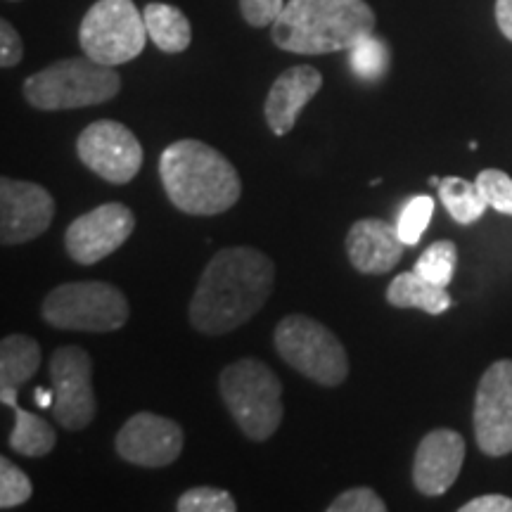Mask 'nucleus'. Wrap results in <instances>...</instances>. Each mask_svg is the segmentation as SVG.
Returning a JSON list of instances; mask_svg holds the SVG:
<instances>
[{
  "instance_id": "obj_1",
  "label": "nucleus",
  "mask_w": 512,
  "mask_h": 512,
  "mask_svg": "<svg viewBox=\"0 0 512 512\" xmlns=\"http://www.w3.org/2000/svg\"><path fill=\"white\" fill-rule=\"evenodd\" d=\"M275 266L254 247H228L211 256L188 309L192 328L202 335H228L268 302Z\"/></svg>"
},
{
  "instance_id": "obj_2",
  "label": "nucleus",
  "mask_w": 512,
  "mask_h": 512,
  "mask_svg": "<svg viewBox=\"0 0 512 512\" xmlns=\"http://www.w3.org/2000/svg\"><path fill=\"white\" fill-rule=\"evenodd\" d=\"M159 176L171 204L190 216H219L235 207L242 183L235 166L202 140H176L159 157Z\"/></svg>"
},
{
  "instance_id": "obj_3",
  "label": "nucleus",
  "mask_w": 512,
  "mask_h": 512,
  "mask_svg": "<svg viewBox=\"0 0 512 512\" xmlns=\"http://www.w3.org/2000/svg\"><path fill=\"white\" fill-rule=\"evenodd\" d=\"M373 29L375 12L366 0H290L271 24V38L287 53L328 55L349 50Z\"/></svg>"
},
{
  "instance_id": "obj_4",
  "label": "nucleus",
  "mask_w": 512,
  "mask_h": 512,
  "mask_svg": "<svg viewBox=\"0 0 512 512\" xmlns=\"http://www.w3.org/2000/svg\"><path fill=\"white\" fill-rule=\"evenodd\" d=\"M121 91V76L114 67L88 55L53 62L24 81V98L41 112L79 110L112 100Z\"/></svg>"
},
{
  "instance_id": "obj_5",
  "label": "nucleus",
  "mask_w": 512,
  "mask_h": 512,
  "mask_svg": "<svg viewBox=\"0 0 512 512\" xmlns=\"http://www.w3.org/2000/svg\"><path fill=\"white\" fill-rule=\"evenodd\" d=\"M226 408L252 441L271 439L283 422V382L266 363L240 358L219 377Z\"/></svg>"
},
{
  "instance_id": "obj_6",
  "label": "nucleus",
  "mask_w": 512,
  "mask_h": 512,
  "mask_svg": "<svg viewBox=\"0 0 512 512\" xmlns=\"http://www.w3.org/2000/svg\"><path fill=\"white\" fill-rule=\"evenodd\" d=\"M275 351L287 366L320 387H337L349 375V356L335 332L302 313L283 318L273 332Z\"/></svg>"
},
{
  "instance_id": "obj_7",
  "label": "nucleus",
  "mask_w": 512,
  "mask_h": 512,
  "mask_svg": "<svg viewBox=\"0 0 512 512\" xmlns=\"http://www.w3.org/2000/svg\"><path fill=\"white\" fill-rule=\"evenodd\" d=\"M41 311L48 325L74 332H114L124 328L131 316L126 294L100 280L55 287L43 299Z\"/></svg>"
},
{
  "instance_id": "obj_8",
  "label": "nucleus",
  "mask_w": 512,
  "mask_h": 512,
  "mask_svg": "<svg viewBox=\"0 0 512 512\" xmlns=\"http://www.w3.org/2000/svg\"><path fill=\"white\" fill-rule=\"evenodd\" d=\"M147 41L145 17L133 0H98L83 17L79 43L91 60L119 67L143 53Z\"/></svg>"
},
{
  "instance_id": "obj_9",
  "label": "nucleus",
  "mask_w": 512,
  "mask_h": 512,
  "mask_svg": "<svg viewBox=\"0 0 512 512\" xmlns=\"http://www.w3.org/2000/svg\"><path fill=\"white\" fill-rule=\"evenodd\" d=\"M76 152L93 174L114 185L131 183L143 166V145L136 133L112 119L93 121L83 128Z\"/></svg>"
},
{
  "instance_id": "obj_10",
  "label": "nucleus",
  "mask_w": 512,
  "mask_h": 512,
  "mask_svg": "<svg viewBox=\"0 0 512 512\" xmlns=\"http://www.w3.org/2000/svg\"><path fill=\"white\" fill-rule=\"evenodd\" d=\"M50 382L55 389L53 418L64 430H83L98 413L93 392V363L86 349L60 347L50 358Z\"/></svg>"
},
{
  "instance_id": "obj_11",
  "label": "nucleus",
  "mask_w": 512,
  "mask_h": 512,
  "mask_svg": "<svg viewBox=\"0 0 512 512\" xmlns=\"http://www.w3.org/2000/svg\"><path fill=\"white\" fill-rule=\"evenodd\" d=\"M475 439L491 458L512 453V361H496L484 370L475 396Z\"/></svg>"
},
{
  "instance_id": "obj_12",
  "label": "nucleus",
  "mask_w": 512,
  "mask_h": 512,
  "mask_svg": "<svg viewBox=\"0 0 512 512\" xmlns=\"http://www.w3.org/2000/svg\"><path fill=\"white\" fill-rule=\"evenodd\" d=\"M136 230V214L119 202H107L72 221L64 247L76 264L93 266L117 252Z\"/></svg>"
},
{
  "instance_id": "obj_13",
  "label": "nucleus",
  "mask_w": 512,
  "mask_h": 512,
  "mask_svg": "<svg viewBox=\"0 0 512 512\" xmlns=\"http://www.w3.org/2000/svg\"><path fill=\"white\" fill-rule=\"evenodd\" d=\"M55 216V200L43 185L31 181H0V242L5 247L41 238Z\"/></svg>"
},
{
  "instance_id": "obj_14",
  "label": "nucleus",
  "mask_w": 512,
  "mask_h": 512,
  "mask_svg": "<svg viewBox=\"0 0 512 512\" xmlns=\"http://www.w3.org/2000/svg\"><path fill=\"white\" fill-rule=\"evenodd\" d=\"M183 427L155 413H136L117 434V453L126 463L140 467H166L183 451Z\"/></svg>"
},
{
  "instance_id": "obj_15",
  "label": "nucleus",
  "mask_w": 512,
  "mask_h": 512,
  "mask_svg": "<svg viewBox=\"0 0 512 512\" xmlns=\"http://www.w3.org/2000/svg\"><path fill=\"white\" fill-rule=\"evenodd\" d=\"M465 463V439L456 430H432L413 458V484L422 496H441L456 484Z\"/></svg>"
},
{
  "instance_id": "obj_16",
  "label": "nucleus",
  "mask_w": 512,
  "mask_h": 512,
  "mask_svg": "<svg viewBox=\"0 0 512 512\" xmlns=\"http://www.w3.org/2000/svg\"><path fill=\"white\" fill-rule=\"evenodd\" d=\"M320 88H323V74L316 67H311V64H299V67L285 69L273 81L264 105V114L266 124L275 136H287L292 131L299 114L316 98Z\"/></svg>"
},
{
  "instance_id": "obj_17",
  "label": "nucleus",
  "mask_w": 512,
  "mask_h": 512,
  "mask_svg": "<svg viewBox=\"0 0 512 512\" xmlns=\"http://www.w3.org/2000/svg\"><path fill=\"white\" fill-rule=\"evenodd\" d=\"M403 249H406V245L399 238L396 223L382 219H361L349 228V261L363 275L389 273L401 261Z\"/></svg>"
},
{
  "instance_id": "obj_18",
  "label": "nucleus",
  "mask_w": 512,
  "mask_h": 512,
  "mask_svg": "<svg viewBox=\"0 0 512 512\" xmlns=\"http://www.w3.org/2000/svg\"><path fill=\"white\" fill-rule=\"evenodd\" d=\"M38 366H41V347L34 337H3L0 342V401L3 406H19V387L36 375Z\"/></svg>"
},
{
  "instance_id": "obj_19",
  "label": "nucleus",
  "mask_w": 512,
  "mask_h": 512,
  "mask_svg": "<svg viewBox=\"0 0 512 512\" xmlns=\"http://www.w3.org/2000/svg\"><path fill=\"white\" fill-rule=\"evenodd\" d=\"M387 304L396 309H420L430 316H441L451 309L448 287H439L422 278L420 273H401L387 287Z\"/></svg>"
},
{
  "instance_id": "obj_20",
  "label": "nucleus",
  "mask_w": 512,
  "mask_h": 512,
  "mask_svg": "<svg viewBox=\"0 0 512 512\" xmlns=\"http://www.w3.org/2000/svg\"><path fill=\"white\" fill-rule=\"evenodd\" d=\"M147 36L162 53L176 55L185 53L192 41V27L188 17L174 5L166 3H150L143 10Z\"/></svg>"
},
{
  "instance_id": "obj_21",
  "label": "nucleus",
  "mask_w": 512,
  "mask_h": 512,
  "mask_svg": "<svg viewBox=\"0 0 512 512\" xmlns=\"http://www.w3.org/2000/svg\"><path fill=\"white\" fill-rule=\"evenodd\" d=\"M439 200L444 204L453 221L470 226V223L479 221L484 216L489 202L484 200V195L477 188V181H465L460 176H448L441 178L437 185Z\"/></svg>"
},
{
  "instance_id": "obj_22",
  "label": "nucleus",
  "mask_w": 512,
  "mask_h": 512,
  "mask_svg": "<svg viewBox=\"0 0 512 512\" xmlns=\"http://www.w3.org/2000/svg\"><path fill=\"white\" fill-rule=\"evenodd\" d=\"M15 413V427L10 434V448L24 458H43L53 451L57 434L46 420L24 411L22 406L12 408Z\"/></svg>"
},
{
  "instance_id": "obj_23",
  "label": "nucleus",
  "mask_w": 512,
  "mask_h": 512,
  "mask_svg": "<svg viewBox=\"0 0 512 512\" xmlns=\"http://www.w3.org/2000/svg\"><path fill=\"white\" fill-rule=\"evenodd\" d=\"M389 62H392V50L375 34L358 38L349 48V67L361 81H380L389 72Z\"/></svg>"
},
{
  "instance_id": "obj_24",
  "label": "nucleus",
  "mask_w": 512,
  "mask_h": 512,
  "mask_svg": "<svg viewBox=\"0 0 512 512\" xmlns=\"http://www.w3.org/2000/svg\"><path fill=\"white\" fill-rule=\"evenodd\" d=\"M458 266V247L451 240H439L434 242L420 254V259L415 261V273H420L422 278H427L430 283L439 287H448L453 280Z\"/></svg>"
},
{
  "instance_id": "obj_25",
  "label": "nucleus",
  "mask_w": 512,
  "mask_h": 512,
  "mask_svg": "<svg viewBox=\"0 0 512 512\" xmlns=\"http://www.w3.org/2000/svg\"><path fill=\"white\" fill-rule=\"evenodd\" d=\"M434 214V200L430 195H415L403 204L399 211V221H396V230H399V238L403 245L413 247L418 245L422 233L430 226Z\"/></svg>"
},
{
  "instance_id": "obj_26",
  "label": "nucleus",
  "mask_w": 512,
  "mask_h": 512,
  "mask_svg": "<svg viewBox=\"0 0 512 512\" xmlns=\"http://www.w3.org/2000/svg\"><path fill=\"white\" fill-rule=\"evenodd\" d=\"M176 508L181 512H235L238 503L228 491L216 486H195L178 498Z\"/></svg>"
},
{
  "instance_id": "obj_27",
  "label": "nucleus",
  "mask_w": 512,
  "mask_h": 512,
  "mask_svg": "<svg viewBox=\"0 0 512 512\" xmlns=\"http://www.w3.org/2000/svg\"><path fill=\"white\" fill-rule=\"evenodd\" d=\"M31 494H34L31 479L8 458H0V508H17V505L27 503Z\"/></svg>"
},
{
  "instance_id": "obj_28",
  "label": "nucleus",
  "mask_w": 512,
  "mask_h": 512,
  "mask_svg": "<svg viewBox=\"0 0 512 512\" xmlns=\"http://www.w3.org/2000/svg\"><path fill=\"white\" fill-rule=\"evenodd\" d=\"M477 188L489 202V207L512 216V178L501 169H484L477 176Z\"/></svg>"
},
{
  "instance_id": "obj_29",
  "label": "nucleus",
  "mask_w": 512,
  "mask_h": 512,
  "mask_svg": "<svg viewBox=\"0 0 512 512\" xmlns=\"http://www.w3.org/2000/svg\"><path fill=\"white\" fill-rule=\"evenodd\" d=\"M387 503L370 486H356L344 491L328 505V512H384Z\"/></svg>"
},
{
  "instance_id": "obj_30",
  "label": "nucleus",
  "mask_w": 512,
  "mask_h": 512,
  "mask_svg": "<svg viewBox=\"0 0 512 512\" xmlns=\"http://www.w3.org/2000/svg\"><path fill=\"white\" fill-rule=\"evenodd\" d=\"M285 8V0H240V12L249 27H271Z\"/></svg>"
},
{
  "instance_id": "obj_31",
  "label": "nucleus",
  "mask_w": 512,
  "mask_h": 512,
  "mask_svg": "<svg viewBox=\"0 0 512 512\" xmlns=\"http://www.w3.org/2000/svg\"><path fill=\"white\" fill-rule=\"evenodd\" d=\"M24 57V43L8 19L0 22V67H17Z\"/></svg>"
},
{
  "instance_id": "obj_32",
  "label": "nucleus",
  "mask_w": 512,
  "mask_h": 512,
  "mask_svg": "<svg viewBox=\"0 0 512 512\" xmlns=\"http://www.w3.org/2000/svg\"><path fill=\"white\" fill-rule=\"evenodd\" d=\"M460 512H512V498L503 494H486L460 505Z\"/></svg>"
},
{
  "instance_id": "obj_33",
  "label": "nucleus",
  "mask_w": 512,
  "mask_h": 512,
  "mask_svg": "<svg viewBox=\"0 0 512 512\" xmlns=\"http://www.w3.org/2000/svg\"><path fill=\"white\" fill-rule=\"evenodd\" d=\"M496 22L501 34L512 41V0H496Z\"/></svg>"
},
{
  "instance_id": "obj_34",
  "label": "nucleus",
  "mask_w": 512,
  "mask_h": 512,
  "mask_svg": "<svg viewBox=\"0 0 512 512\" xmlns=\"http://www.w3.org/2000/svg\"><path fill=\"white\" fill-rule=\"evenodd\" d=\"M34 401H36L38 408H53V403H55V389L36 387V389H34Z\"/></svg>"
},
{
  "instance_id": "obj_35",
  "label": "nucleus",
  "mask_w": 512,
  "mask_h": 512,
  "mask_svg": "<svg viewBox=\"0 0 512 512\" xmlns=\"http://www.w3.org/2000/svg\"><path fill=\"white\" fill-rule=\"evenodd\" d=\"M430 183H432V185H439V183H441V178H439V176H432V178H430Z\"/></svg>"
}]
</instances>
